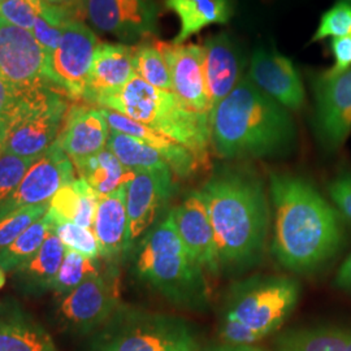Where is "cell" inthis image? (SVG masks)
Masks as SVG:
<instances>
[{"label": "cell", "instance_id": "1", "mask_svg": "<svg viewBox=\"0 0 351 351\" xmlns=\"http://www.w3.org/2000/svg\"><path fill=\"white\" fill-rule=\"evenodd\" d=\"M274 245L278 263L307 274L332 259L342 243L339 213L311 182L289 173H271Z\"/></svg>", "mask_w": 351, "mask_h": 351}, {"label": "cell", "instance_id": "2", "mask_svg": "<svg viewBox=\"0 0 351 351\" xmlns=\"http://www.w3.org/2000/svg\"><path fill=\"white\" fill-rule=\"evenodd\" d=\"M201 191L213 223L219 265L246 268L256 263L271 219L261 178L245 167H223Z\"/></svg>", "mask_w": 351, "mask_h": 351}, {"label": "cell", "instance_id": "3", "mask_svg": "<svg viewBox=\"0 0 351 351\" xmlns=\"http://www.w3.org/2000/svg\"><path fill=\"white\" fill-rule=\"evenodd\" d=\"M211 146L223 159L287 156L297 143V128L285 107L242 77L210 113Z\"/></svg>", "mask_w": 351, "mask_h": 351}, {"label": "cell", "instance_id": "4", "mask_svg": "<svg viewBox=\"0 0 351 351\" xmlns=\"http://www.w3.org/2000/svg\"><path fill=\"white\" fill-rule=\"evenodd\" d=\"M97 104L149 126L186 147L198 163H208L211 146L210 116L190 110L175 93L154 88L134 75L125 86L103 97Z\"/></svg>", "mask_w": 351, "mask_h": 351}, {"label": "cell", "instance_id": "5", "mask_svg": "<svg viewBox=\"0 0 351 351\" xmlns=\"http://www.w3.org/2000/svg\"><path fill=\"white\" fill-rule=\"evenodd\" d=\"M201 264L189 252L169 213L139 245L136 274L178 306L201 308L208 289Z\"/></svg>", "mask_w": 351, "mask_h": 351}, {"label": "cell", "instance_id": "6", "mask_svg": "<svg viewBox=\"0 0 351 351\" xmlns=\"http://www.w3.org/2000/svg\"><path fill=\"white\" fill-rule=\"evenodd\" d=\"M63 93L39 82L20 91L19 99L7 116V134L3 154L39 158L59 137L68 104Z\"/></svg>", "mask_w": 351, "mask_h": 351}, {"label": "cell", "instance_id": "7", "mask_svg": "<svg viewBox=\"0 0 351 351\" xmlns=\"http://www.w3.org/2000/svg\"><path fill=\"white\" fill-rule=\"evenodd\" d=\"M188 323L162 314L129 313L111 323L95 351H198Z\"/></svg>", "mask_w": 351, "mask_h": 351}, {"label": "cell", "instance_id": "8", "mask_svg": "<svg viewBox=\"0 0 351 351\" xmlns=\"http://www.w3.org/2000/svg\"><path fill=\"white\" fill-rule=\"evenodd\" d=\"M300 297L298 284L288 277L250 280L237 291L228 315L256 332L262 339L284 323Z\"/></svg>", "mask_w": 351, "mask_h": 351}, {"label": "cell", "instance_id": "9", "mask_svg": "<svg viewBox=\"0 0 351 351\" xmlns=\"http://www.w3.org/2000/svg\"><path fill=\"white\" fill-rule=\"evenodd\" d=\"M98 45V38L90 27L77 20L71 21L49 58L47 81L73 99H85Z\"/></svg>", "mask_w": 351, "mask_h": 351}, {"label": "cell", "instance_id": "10", "mask_svg": "<svg viewBox=\"0 0 351 351\" xmlns=\"http://www.w3.org/2000/svg\"><path fill=\"white\" fill-rule=\"evenodd\" d=\"M88 21L125 43L156 36L159 8L154 0H84Z\"/></svg>", "mask_w": 351, "mask_h": 351}, {"label": "cell", "instance_id": "11", "mask_svg": "<svg viewBox=\"0 0 351 351\" xmlns=\"http://www.w3.org/2000/svg\"><path fill=\"white\" fill-rule=\"evenodd\" d=\"M314 94L316 137L326 150H339L351 133V69L317 75Z\"/></svg>", "mask_w": 351, "mask_h": 351}, {"label": "cell", "instance_id": "12", "mask_svg": "<svg viewBox=\"0 0 351 351\" xmlns=\"http://www.w3.org/2000/svg\"><path fill=\"white\" fill-rule=\"evenodd\" d=\"M75 180V164L55 142L30 165L14 193L0 206V219L24 207L50 202L59 189Z\"/></svg>", "mask_w": 351, "mask_h": 351}, {"label": "cell", "instance_id": "13", "mask_svg": "<svg viewBox=\"0 0 351 351\" xmlns=\"http://www.w3.org/2000/svg\"><path fill=\"white\" fill-rule=\"evenodd\" d=\"M49 58L32 32L0 17V75L5 81L19 90L47 81Z\"/></svg>", "mask_w": 351, "mask_h": 351}, {"label": "cell", "instance_id": "14", "mask_svg": "<svg viewBox=\"0 0 351 351\" xmlns=\"http://www.w3.org/2000/svg\"><path fill=\"white\" fill-rule=\"evenodd\" d=\"M117 304L116 278L101 274L65 294L58 314L69 329L85 335L111 320Z\"/></svg>", "mask_w": 351, "mask_h": 351}, {"label": "cell", "instance_id": "15", "mask_svg": "<svg viewBox=\"0 0 351 351\" xmlns=\"http://www.w3.org/2000/svg\"><path fill=\"white\" fill-rule=\"evenodd\" d=\"M173 173L136 171L126 185L128 239L129 251L154 226L159 213L175 191Z\"/></svg>", "mask_w": 351, "mask_h": 351}, {"label": "cell", "instance_id": "16", "mask_svg": "<svg viewBox=\"0 0 351 351\" xmlns=\"http://www.w3.org/2000/svg\"><path fill=\"white\" fill-rule=\"evenodd\" d=\"M168 64L172 88L177 98L190 110L210 116L211 104L204 80L203 46L189 43L175 45L155 40Z\"/></svg>", "mask_w": 351, "mask_h": 351}, {"label": "cell", "instance_id": "17", "mask_svg": "<svg viewBox=\"0 0 351 351\" xmlns=\"http://www.w3.org/2000/svg\"><path fill=\"white\" fill-rule=\"evenodd\" d=\"M247 77L255 86L290 111L304 104L302 77L293 62L276 50L258 49L252 53Z\"/></svg>", "mask_w": 351, "mask_h": 351}, {"label": "cell", "instance_id": "18", "mask_svg": "<svg viewBox=\"0 0 351 351\" xmlns=\"http://www.w3.org/2000/svg\"><path fill=\"white\" fill-rule=\"evenodd\" d=\"M177 232L189 252L213 274L220 269L213 223L202 191L193 190L172 211Z\"/></svg>", "mask_w": 351, "mask_h": 351}, {"label": "cell", "instance_id": "19", "mask_svg": "<svg viewBox=\"0 0 351 351\" xmlns=\"http://www.w3.org/2000/svg\"><path fill=\"white\" fill-rule=\"evenodd\" d=\"M203 50L206 88L213 111L237 86L245 62L239 45L228 33L207 38Z\"/></svg>", "mask_w": 351, "mask_h": 351}, {"label": "cell", "instance_id": "20", "mask_svg": "<svg viewBox=\"0 0 351 351\" xmlns=\"http://www.w3.org/2000/svg\"><path fill=\"white\" fill-rule=\"evenodd\" d=\"M111 128L101 108L73 106L68 110L56 143L72 159L81 160L107 147Z\"/></svg>", "mask_w": 351, "mask_h": 351}, {"label": "cell", "instance_id": "21", "mask_svg": "<svg viewBox=\"0 0 351 351\" xmlns=\"http://www.w3.org/2000/svg\"><path fill=\"white\" fill-rule=\"evenodd\" d=\"M134 46L124 43H99L91 64L85 101L95 103L125 86L136 75L133 66Z\"/></svg>", "mask_w": 351, "mask_h": 351}, {"label": "cell", "instance_id": "22", "mask_svg": "<svg viewBox=\"0 0 351 351\" xmlns=\"http://www.w3.org/2000/svg\"><path fill=\"white\" fill-rule=\"evenodd\" d=\"M101 110L112 130L139 139L149 145L154 150L158 151L172 169L173 175L177 177L188 178L190 176L194 175V172L199 168L201 164L198 163L197 158L180 143L155 132L149 126L129 119L123 113L107 108Z\"/></svg>", "mask_w": 351, "mask_h": 351}, {"label": "cell", "instance_id": "23", "mask_svg": "<svg viewBox=\"0 0 351 351\" xmlns=\"http://www.w3.org/2000/svg\"><path fill=\"white\" fill-rule=\"evenodd\" d=\"M93 230L98 239L103 258L113 259L125 251L128 239L126 186L101 197Z\"/></svg>", "mask_w": 351, "mask_h": 351}, {"label": "cell", "instance_id": "24", "mask_svg": "<svg viewBox=\"0 0 351 351\" xmlns=\"http://www.w3.org/2000/svg\"><path fill=\"white\" fill-rule=\"evenodd\" d=\"M165 7L180 20L175 45H184L207 26L226 24L233 13L230 0H165Z\"/></svg>", "mask_w": 351, "mask_h": 351}, {"label": "cell", "instance_id": "25", "mask_svg": "<svg viewBox=\"0 0 351 351\" xmlns=\"http://www.w3.org/2000/svg\"><path fill=\"white\" fill-rule=\"evenodd\" d=\"M0 351H56L49 332L20 310L0 311Z\"/></svg>", "mask_w": 351, "mask_h": 351}, {"label": "cell", "instance_id": "26", "mask_svg": "<svg viewBox=\"0 0 351 351\" xmlns=\"http://www.w3.org/2000/svg\"><path fill=\"white\" fill-rule=\"evenodd\" d=\"M66 247L63 242L51 232L40 249L26 262L20 264L13 275L17 282L30 291H43L50 289L52 280L56 276L63 263Z\"/></svg>", "mask_w": 351, "mask_h": 351}, {"label": "cell", "instance_id": "27", "mask_svg": "<svg viewBox=\"0 0 351 351\" xmlns=\"http://www.w3.org/2000/svg\"><path fill=\"white\" fill-rule=\"evenodd\" d=\"M73 164L80 178L86 181L101 197L126 186L134 176V171L126 169L107 147Z\"/></svg>", "mask_w": 351, "mask_h": 351}, {"label": "cell", "instance_id": "28", "mask_svg": "<svg viewBox=\"0 0 351 351\" xmlns=\"http://www.w3.org/2000/svg\"><path fill=\"white\" fill-rule=\"evenodd\" d=\"M350 335L342 326L291 329L277 337L276 351H345Z\"/></svg>", "mask_w": 351, "mask_h": 351}, {"label": "cell", "instance_id": "29", "mask_svg": "<svg viewBox=\"0 0 351 351\" xmlns=\"http://www.w3.org/2000/svg\"><path fill=\"white\" fill-rule=\"evenodd\" d=\"M107 149L130 171H151L160 173H173L162 155L149 145L124 133L110 130Z\"/></svg>", "mask_w": 351, "mask_h": 351}, {"label": "cell", "instance_id": "30", "mask_svg": "<svg viewBox=\"0 0 351 351\" xmlns=\"http://www.w3.org/2000/svg\"><path fill=\"white\" fill-rule=\"evenodd\" d=\"M55 229V223L46 213L26 229L10 246L0 250V267L5 271H14L20 264L30 259L37 252L47 236Z\"/></svg>", "mask_w": 351, "mask_h": 351}, {"label": "cell", "instance_id": "31", "mask_svg": "<svg viewBox=\"0 0 351 351\" xmlns=\"http://www.w3.org/2000/svg\"><path fill=\"white\" fill-rule=\"evenodd\" d=\"M73 20V11L69 5L64 4H43V10L38 16L32 34L37 39L42 49L51 55L56 50L60 39L63 37L64 29Z\"/></svg>", "mask_w": 351, "mask_h": 351}, {"label": "cell", "instance_id": "32", "mask_svg": "<svg viewBox=\"0 0 351 351\" xmlns=\"http://www.w3.org/2000/svg\"><path fill=\"white\" fill-rule=\"evenodd\" d=\"M133 66L136 75L150 84L151 86L173 93L168 64L155 42H141L134 46Z\"/></svg>", "mask_w": 351, "mask_h": 351}, {"label": "cell", "instance_id": "33", "mask_svg": "<svg viewBox=\"0 0 351 351\" xmlns=\"http://www.w3.org/2000/svg\"><path fill=\"white\" fill-rule=\"evenodd\" d=\"M101 274V264L97 259H88L66 249L63 263L52 280L50 289L60 294H68L90 277Z\"/></svg>", "mask_w": 351, "mask_h": 351}, {"label": "cell", "instance_id": "34", "mask_svg": "<svg viewBox=\"0 0 351 351\" xmlns=\"http://www.w3.org/2000/svg\"><path fill=\"white\" fill-rule=\"evenodd\" d=\"M90 185L82 178H75L73 182L59 189L50 199L47 213L50 215L55 226L62 223H73L80 211L82 199Z\"/></svg>", "mask_w": 351, "mask_h": 351}, {"label": "cell", "instance_id": "35", "mask_svg": "<svg viewBox=\"0 0 351 351\" xmlns=\"http://www.w3.org/2000/svg\"><path fill=\"white\" fill-rule=\"evenodd\" d=\"M49 204L50 202L24 207L0 219V250L10 246L29 226L47 213Z\"/></svg>", "mask_w": 351, "mask_h": 351}, {"label": "cell", "instance_id": "36", "mask_svg": "<svg viewBox=\"0 0 351 351\" xmlns=\"http://www.w3.org/2000/svg\"><path fill=\"white\" fill-rule=\"evenodd\" d=\"M53 232L68 250L75 251L88 259H98L101 256L99 243L94 230L75 223H62L55 226Z\"/></svg>", "mask_w": 351, "mask_h": 351}, {"label": "cell", "instance_id": "37", "mask_svg": "<svg viewBox=\"0 0 351 351\" xmlns=\"http://www.w3.org/2000/svg\"><path fill=\"white\" fill-rule=\"evenodd\" d=\"M351 36V0H339L322 14L313 42Z\"/></svg>", "mask_w": 351, "mask_h": 351}, {"label": "cell", "instance_id": "38", "mask_svg": "<svg viewBox=\"0 0 351 351\" xmlns=\"http://www.w3.org/2000/svg\"><path fill=\"white\" fill-rule=\"evenodd\" d=\"M37 159L23 158L13 154H3L0 156V206L12 195L26 171Z\"/></svg>", "mask_w": 351, "mask_h": 351}, {"label": "cell", "instance_id": "39", "mask_svg": "<svg viewBox=\"0 0 351 351\" xmlns=\"http://www.w3.org/2000/svg\"><path fill=\"white\" fill-rule=\"evenodd\" d=\"M43 4L42 0H1L0 17L30 32L43 10Z\"/></svg>", "mask_w": 351, "mask_h": 351}, {"label": "cell", "instance_id": "40", "mask_svg": "<svg viewBox=\"0 0 351 351\" xmlns=\"http://www.w3.org/2000/svg\"><path fill=\"white\" fill-rule=\"evenodd\" d=\"M221 336L230 345H251L262 339L256 332L228 314H226L224 323L221 326Z\"/></svg>", "mask_w": 351, "mask_h": 351}, {"label": "cell", "instance_id": "41", "mask_svg": "<svg viewBox=\"0 0 351 351\" xmlns=\"http://www.w3.org/2000/svg\"><path fill=\"white\" fill-rule=\"evenodd\" d=\"M329 195L339 211L351 221V172L337 176L329 185Z\"/></svg>", "mask_w": 351, "mask_h": 351}, {"label": "cell", "instance_id": "42", "mask_svg": "<svg viewBox=\"0 0 351 351\" xmlns=\"http://www.w3.org/2000/svg\"><path fill=\"white\" fill-rule=\"evenodd\" d=\"M329 46L335 58V64L330 69L326 71V75H341L351 69V36L332 38Z\"/></svg>", "mask_w": 351, "mask_h": 351}, {"label": "cell", "instance_id": "43", "mask_svg": "<svg viewBox=\"0 0 351 351\" xmlns=\"http://www.w3.org/2000/svg\"><path fill=\"white\" fill-rule=\"evenodd\" d=\"M20 91L21 90L12 86L0 75V116L7 117L8 113L12 111L16 101L19 99Z\"/></svg>", "mask_w": 351, "mask_h": 351}, {"label": "cell", "instance_id": "44", "mask_svg": "<svg viewBox=\"0 0 351 351\" xmlns=\"http://www.w3.org/2000/svg\"><path fill=\"white\" fill-rule=\"evenodd\" d=\"M336 287L346 291H351V254L348 259L339 267L337 276L335 280Z\"/></svg>", "mask_w": 351, "mask_h": 351}, {"label": "cell", "instance_id": "45", "mask_svg": "<svg viewBox=\"0 0 351 351\" xmlns=\"http://www.w3.org/2000/svg\"><path fill=\"white\" fill-rule=\"evenodd\" d=\"M5 134H7V117L0 116V156H1L3 152H4Z\"/></svg>", "mask_w": 351, "mask_h": 351}, {"label": "cell", "instance_id": "46", "mask_svg": "<svg viewBox=\"0 0 351 351\" xmlns=\"http://www.w3.org/2000/svg\"><path fill=\"white\" fill-rule=\"evenodd\" d=\"M215 351H263L256 348H252L250 345H229V346H224L220 348Z\"/></svg>", "mask_w": 351, "mask_h": 351}, {"label": "cell", "instance_id": "47", "mask_svg": "<svg viewBox=\"0 0 351 351\" xmlns=\"http://www.w3.org/2000/svg\"><path fill=\"white\" fill-rule=\"evenodd\" d=\"M4 284H5V271L0 267V289L4 287Z\"/></svg>", "mask_w": 351, "mask_h": 351}, {"label": "cell", "instance_id": "48", "mask_svg": "<svg viewBox=\"0 0 351 351\" xmlns=\"http://www.w3.org/2000/svg\"><path fill=\"white\" fill-rule=\"evenodd\" d=\"M42 1H46V3H50V4H65L71 0H42Z\"/></svg>", "mask_w": 351, "mask_h": 351}, {"label": "cell", "instance_id": "49", "mask_svg": "<svg viewBox=\"0 0 351 351\" xmlns=\"http://www.w3.org/2000/svg\"><path fill=\"white\" fill-rule=\"evenodd\" d=\"M345 351H351V335L350 339H349V342H348V346H346V350Z\"/></svg>", "mask_w": 351, "mask_h": 351}, {"label": "cell", "instance_id": "50", "mask_svg": "<svg viewBox=\"0 0 351 351\" xmlns=\"http://www.w3.org/2000/svg\"><path fill=\"white\" fill-rule=\"evenodd\" d=\"M0 1H1V0H0Z\"/></svg>", "mask_w": 351, "mask_h": 351}]
</instances>
